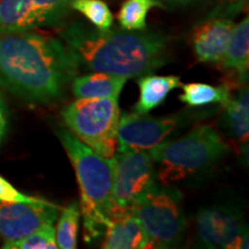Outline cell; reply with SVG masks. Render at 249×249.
<instances>
[{
    "instance_id": "12",
    "label": "cell",
    "mask_w": 249,
    "mask_h": 249,
    "mask_svg": "<svg viewBox=\"0 0 249 249\" xmlns=\"http://www.w3.org/2000/svg\"><path fill=\"white\" fill-rule=\"evenodd\" d=\"M104 249H145L152 248L142 224L129 210L113 207L105 227Z\"/></svg>"
},
{
    "instance_id": "25",
    "label": "cell",
    "mask_w": 249,
    "mask_h": 249,
    "mask_svg": "<svg viewBox=\"0 0 249 249\" xmlns=\"http://www.w3.org/2000/svg\"><path fill=\"white\" fill-rule=\"evenodd\" d=\"M44 198L34 197L18 192L11 182L0 176V202H42Z\"/></svg>"
},
{
    "instance_id": "19",
    "label": "cell",
    "mask_w": 249,
    "mask_h": 249,
    "mask_svg": "<svg viewBox=\"0 0 249 249\" xmlns=\"http://www.w3.org/2000/svg\"><path fill=\"white\" fill-rule=\"evenodd\" d=\"M80 218V204L77 202H73L62 209L60 217L57 218V226H54L58 248L75 249L77 247Z\"/></svg>"
},
{
    "instance_id": "15",
    "label": "cell",
    "mask_w": 249,
    "mask_h": 249,
    "mask_svg": "<svg viewBox=\"0 0 249 249\" xmlns=\"http://www.w3.org/2000/svg\"><path fill=\"white\" fill-rule=\"evenodd\" d=\"M126 82V77L95 71L76 76L71 85L76 98H119Z\"/></svg>"
},
{
    "instance_id": "2",
    "label": "cell",
    "mask_w": 249,
    "mask_h": 249,
    "mask_svg": "<svg viewBox=\"0 0 249 249\" xmlns=\"http://www.w3.org/2000/svg\"><path fill=\"white\" fill-rule=\"evenodd\" d=\"M59 35L80 68L128 79L151 74L170 61L171 37L154 30H98L73 22Z\"/></svg>"
},
{
    "instance_id": "1",
    "label": "cell",
    "mask_w": 249,
    "mask_h": 249,
    "mask_svg": "<svg viewBox=\"0 0 249 249\" xmlns=\"http://www.w3.org/2000/svg\"><path fill=\"white\" fill-rule=\"evenodd\" d=\"M80 65L61 39L33 30L0 34V83L36 103L59 99Z\"/></svg>"
},
{
    "instance_id": "18",
    "label": "cell",
    "mask_w": 249,
    "mask_h": 249,
    "mask_svg": "<svg viewBox=\"0 0 249 249\" xmlns=\"http://www.w3.org/2000/svg\"><path fill=\"white\" fill-rule=\"evenodd\" d=\"M182 93L179 99L191 107H207L211 104H224L230 98L231 88L229 85L214 87L208 83H187L181 85Z\"/></svg>"
},
{
    "instance_id": "4",
    "label": "cell",
    "mask_w": 249,
    "mask_h": 249,
    "mask_svg": "<svg viewBox=\"0 0 249 249\" xmlns=\"http://www.w3.org/2000/svg\"><path fill=\"white\" fill-rule=\"evenodd\" d=\"M160 183L170 185L208 170L222 160L230 147L210 124H200L181 138L164 141L148 150Z\"/></svg>"
},
{
    "instance_id": "8",
    "label": "cell",
    "mask_w": 249,
    "mask_h": 249,
    "mask_svg": "<svg viewBox=\"0 0 249 249\" xmlns=\"http://www.w3.org/2000/svg\"><path fill=\"white\" fill-rule=\"evenodd\" d=\"M196 236L208 248H248V231L240 211L229 205H216L198 211Z\"/></svg>"
},
{
    "instance_id": "16",
    "label": "cell",
    "mask_w": 249,
    "mask_h": 249,
    "mask_svg": "<svg viewBox=\"0 0 249 249\" xmlns=\"http://www.w3.org/2000/svg\"><path fill=\"white\" fill-rule=\"evenodd\" d=\"M42 18L31 0H0V34L43 27Z\"/></svg>"
},
{
    "instance_id": "20",
    "label": "cell",
    "mask_w": 249,
    "mask_h": 249,
    "mask_svg": "<svg viewBox=\"0 0 249 249\" xmlns=\"http://www.w3.org/2000/svg\"><path fill=\"white\" fill-rule=\"evenodd\" d=\"M155 7L164 6L158 0H124L118 12V22L124 30L147 29L148 13Z\"/></svg>"
},
{
    "instance_id": "17",
    "label": "cell",
    "mask_w": 249,
    "mask_h": 249,
    "mask_svg": "<svg viewBox=\"0 0 249 249\" xmlns=\"http://www.w3.org/2000/svg\"><path fill=\"white\" fill-rule=\"evenodd\" d=\"M225 107L224 121L229 133L241 147L248 144L249 138V93L247 86H244L236 95H231L224 103Z\"/></svg>"
},
{
    "instance_id": "21",
    "label": "cell",
    "mask_w": 249,
    "mask_h": 249,
    "mask_svg": "<svg viewBox=\"0 0 249 249\" xmlns=\"http://www.w3.org/2000/svg\"><path fill=\"white\" fill-rule=\"evenodd\" d=\"M71 9L82 14L98 30H107L113 24V14L103 0H73Z\"/></svg>"
},
{
    "instance_id": "5",
    "label": "cell",
    "mask_w": 249,
    "mask_h": 249,
    "mask_svg": "<svg viewBox=\"0 0 249 249\" xmlns=\"http://www.w3.org/2000/svg\"><path fill=\"white\" fill-rule=\"evenodd\" d=\"M129 211L142 224L152 248H174L185 238L187 220L182 195L174 187L156 182Z\"/></svg>"
},
{
    "instance_id": "11",
    "label": "cell",
    "mask_w": 249,
    "mask_h": 249,
    "mask_svg": "<svg viewBox=\"0 0 249 249\" xmlns=\"http://www.w3.org/2000/svg\"><path fill=\"white\" fill-rule=\"evenodd\" d=\"M233 20L223 18H204L193 29L191 43L197 61L219 64L225 54L233 28Z\"/></svg>"
},
{
    "instance_id": "7",
    "label": "cell",
    "mask_w": 249,
    "mask_h": 249,
    "mask_svg": "<svg viewBox=\"0 0 249 249\" xmlns=\"http://www.w3.org/2000/svg\"><path fill=\"white\" fill-rule=\"evenodd\" d=\"M154 164L148 150L117 148L112 157L113 207L129 210L157 182Z\"/></svg>"
},
{
    "instance_id": "3",
    "label": "cell",
    "mask_w": 249,
    "mask_h": 249,
    "mask_svg": "<svg viewBox=\"0 0 249 249\" xmlns=\"http://www.w3.org/2000/svg\"><path fill=\"white\" fill-rule=\"evenodd\" d=\"M57 134L79 182L83 240L92 242L104 234L113 209L112 158L98 155L70 129L60 128Z\"/></svg>"
},
{
    "instance_id": "6",
    "label": "cell",
    "mask_w": 249,
    "mask_h": 249,
    "mask_svg": "<svg viewBox=\"0 0 249 249\" xmlns=\"http://www.w3.org/2000/svg\"><path fill=\"white\" fill-rule=\"evenodd\" d=\"M119 98H76L62 108L61 118L80 141L103 157L117 150Z\"/></svg>"
},
{
    "instance_id": "22",
    "label": "cell",
    "mask_w": 249,
    "mask_h": 249,
    "mask_svg": "<svg viewBox=\"0 0 249 249\" xmlns=\"http://www.w3.org/2000/svg\"><path fill=\"white\" fill-rule=\"evenodd\" d=\"M4 249H57L54 225L40 227L37 231L30 233L17 240H5Z\"/></svg>"
},
{
    "instance_id": "10",
    "label": "cell",
    "mask_w": 249,
    "mask_h": 249,
    "mask_svg": "<svg viewBox=\"0 0 249 249\" xmlns=\"http://www.w3.org/2000/svg\"><path fill=\"white\" fill-rule=\"evenodd\" d=\"M59 207L42 202H0V236L17 240L46 225H54Z\"/></svg>"
},
{
    "instance_id": "26",
    "label": "cell",
    "mask_w": 249,
    "mask_h": 249,
    "mask_svg": "<svg viewBox=\"0 0 249 249\" xmlns=\"http://www.w3.org/2000/svg\"><path fill=\"white\" fill-rule=\"evenodd\" d=\"M7 124H8L7 107H6L4 98H2L1 93H0V144H1L2 140H4L6 135Z\"/></svg>"
},
{
    "instance_id": "27",
    "label": "cell",
    "mask_w": 249,
    "mask_h": 249,
    "mask_svg": "<svg viewBox=\"0 0 249 249\" xmlns=\"http://www.w3.org/2000/svg\"><path fill=\"white\" fill-rule=\"evenodd\" d=\"M161 5L169 6V7H187L197 2L203 1V0H158Z\"/></svg>"
},
{
    "instance_id": "24",
    "label": "cell",
    "mask_w": 249,
    "mask_h": 249,
    "mask_svg": "<svg viewBox=\"0 0 249 249\" xmlns=\"http://www.w3.org/2000/svg\"><path fill=\"white\" fill-rule=\"evenodd\" d=\"M248 0H218L214 7L205 15L204 18H233L241 13H247Z\"/></svg>"
},
{
    "instance_id": "9",
    "label": "cell",
    "mask_w": 249,
    "mask_h": 249,
    "mask_svg": "<svg viewBox=\"0 0 249 249\" xmlns=\"http://www.w3.org/2000/svg\"><path fill=\"white\" fill-rule=\"evenodd\" d=\"M188 114L149 117L145 114H120L117 132V148L150 150L166 141L171 134L186 123Z\"/></svg>"
},
{
    "instance_id": "14",
    "label": "cell",
    "mask_w": 249,
    "mask_h": 249,
    "mask_svg": "<svg viewBox=\"0 0 249 249\" xmlns=\"http://www.w3.org/2000/svg\"><path fill=\"white\" fill-rule=\"evenodd\" d=\"M140 90L139 99L134 112L147 114L154 108L160 107L171 91L181 87V80L177 75H147L140 76L138 81Z\"/></svg>"
},
{
    "instance_id": "13",
    "label": "cell",
    "mask_w": 249,
    "mask_h": 249,
    "mask_svg": "<svg viewBox=\"0 0 249 249\" xmlns=\"http://www.w3.org/2000/svg\"><path fill=\"white\" fill-rule=\"evenodd\" d=\"M220 68L235 77V83L245 85L249 71V18L246 15L233 28L231 39L219 64Z\"/></svg>"
},
{
    "instance_id": "23",
    "label": "cell",
    "mask_w": 249,
    "mask_h": 249,
    "mask_svg": "<svg viewBox=\"0 0 249 249\" xmlns=\"http://www.w3.org/2000/svg\"><path fill=\"white\" fill-rule=\"evenodd\" d=\"M73 0H31L44 26L60 22L71 11Z\"/></svg>"
}]
</instances>
